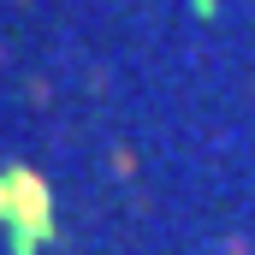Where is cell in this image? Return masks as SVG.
<instances>
[{
  "label": "cell",
  "instance_id": "cell-1",
  "mask_svg": "<svg viewBox=\"0 0 255 255\" xmlns=\"http://www.w3.org/2000/svg\"><path fill=\"white\" fill-rule=\"evenodd\" d=\"M0 226L12 232V255H36V244L54 238V196L30 166L0 172Z\"/></svg>",
  "mask_w": 255,
  "mask_h": 255
}]
</instances>
